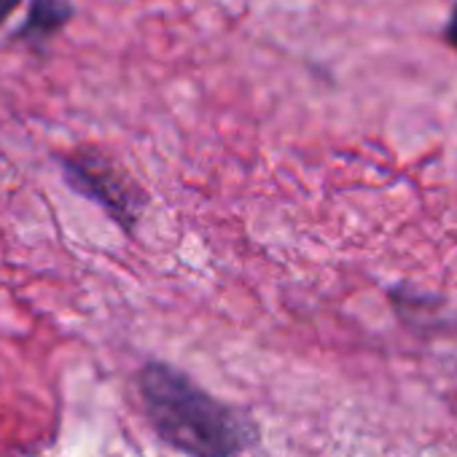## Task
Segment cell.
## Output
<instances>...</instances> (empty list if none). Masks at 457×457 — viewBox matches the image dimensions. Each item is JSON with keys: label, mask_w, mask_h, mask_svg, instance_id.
Returning <instances> with one entry per match:
<instances>
[{"label": "cell", "mask_w": 457, "mask_h": 457, "mask_svg": "<svg viewBox=\"0 0 457 457\" xmlns=\"http://www.w3.org/2000/svg\"><path fill=\"white\" fill-rule=\"evenodd\" d=\"M137 390L154 430L188 457H235L253 436L235 409L207 395L170 363H145Z\"/></svg>", "instance_id": "1"}, {"label": "cell", "mask_w": 457, "mask_h": 457, "mask_svg": "<svg viewBox=\"0 0 457 457\" xmlns=\"http://www.w3.org/2000/svg\"><path fill=\"white\" fill-rule=\"evenodd\" d=\"M22 0H0V25H6V20L20 9Z\"/></svg>", "instance_id": "5"}, {"label": "cell", "mask_w": 457, "mask_h": 457, "mask_svg": "<svg viewBox=\"0 0 457 457\" xmlns=\"http://www.w3.org/2000/svg\"><path fill=\"white\" fill-rule=\"evenodd\" d=\"M73 17H76V6L71 4V0H30L28 17L12 38L41 52L49 46V41L57 33L65 30V25Z\"/></svg>", "instance_id": "3"}, {"label": "cell", "mask_w": 457, "mask_h": 457, "mask_svg": "<svg viewBox=\"0 0 457 457\" xmlns=\"http://www.w3.org/2000/svg\"><path fill=\"white\" fill-rule=\"evenodd\" d=\"M54 159L62 170V180L79 196L95 202L124 235H135L148 207V191L121 162L95 145H79Z\"/></svg>", "instance_id": "2"}, {"label": "cell", "mask_w": 457, "mask_h": 457, "mask_svg": "<svg viewBox=\"0 0 457 457\" xmlns=\"http://www.w3.org/2000/svg\"><path fill=\"white\" fill-rule=\"evenodd\" d=\"M444 41L457 52V4L452 6L449 20H446V25H444Z\"/></svg>", "instance_id": "4"}]
</instances>
